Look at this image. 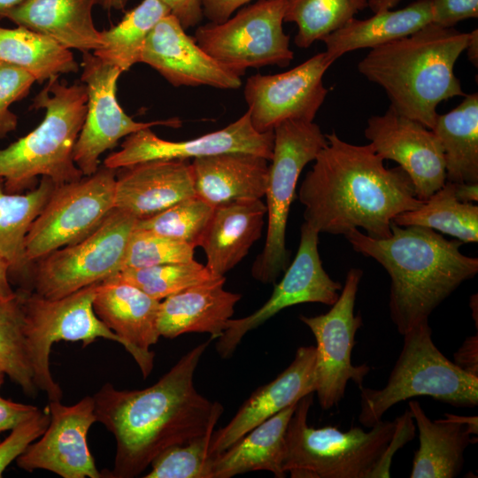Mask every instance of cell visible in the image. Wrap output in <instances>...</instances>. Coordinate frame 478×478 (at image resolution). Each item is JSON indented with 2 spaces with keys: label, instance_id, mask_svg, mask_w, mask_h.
<instances>
[{
  "label": "cell",
  "instance_id": "6da1fadb",
  "mask_svg": "<svg viewBox=\"0 0 478 478\" xmlns=\"http://www.w3.org/2000/svg\"><path fill=\"white\" fill-rule=\"evenodd\" d=\"M212 340L188 351L150 387L118 389L107 382L95 393L96 421L116 443L113 468L105 477L139 476L166 449L213 431L223 406L199 394L193 382Z\"/></svg>",
  "mask_w": 478,
  "mask_h": 478
},
{
  "label": "cell",
  "instance_id": "7a4b0ae2",
  "mask_svg": "<svg viewBox=\"0 0 478 478\" xmlns=\"http://www.w3.org/2000/svg\"><path fill=\"white\" fill-rule=\"evenodd\" d=\"M325 136L298 190L305 222L320 233L360 227L372 238L389 237L393 219L423 203L411 178L400 166L387 168L371 143H347L334 130Z\"/></svg>",
  "mask_w": 478,
  "mask_h": 478
},
{
  "label": "cell",
  "instance_id": "3957f363",
  "mask_svg": "<svg viewBox=\"0 0 478 478\" xmlns=\"http://www.w3.org/2000/svg\"><path fill=\"white\" fill-rule=\"evenodd\" d=\"M391 235L375 239L358 228L344 236L353 250L376 260L390 278L389 308L404 335L429 315L464 281L478 273V258L464 255L462 242L434 229L391 223Z\"/></svg>",
  "mask_w": 478,
  "mask_h": 478
},
{
  "label": "cell",
  "instance_id": "277c9868",
  "mask_svg": "<svg viewBox=\"0 0 478 478\" xmlns=\"http://www.w3.org/2000/svg\"><path fill=\"white\" fill-rule=\"evenodd\" d=\"M470 33L428 24L417 32L371 49L358 70L386 92L398 113L432 129L437 105L465 96L454 66Z\"/></svg>",
  "mask_w": 478,
  "mask_h": 478
},
{
  "label": "cell",
  "instance_id": "5b68a950",
  "mask_svg": "<svg viewBox=\"0 0 478 478\" xmlns=\"http://www.w3.org/2000/svg\"><path fill=\"white\" fill-rule=\"evenodd\" d=\"M313 393L297 404L285 433L282 468L292 478L390 477L394 453L414 437L409 410L393 421L380 420L370 430L347 431L310 427L307 417Z\"/></svg>",
  "mask_w": 478,
  "mask_h": 478
},
{
  "label": "cell",
  "instance_id": "8992f818",
  "mask_svg": "<svg viewBox=\"0 0 478 478\" xmlns=\"http://www.w3.org/2000/svg\"><path fill=\"white\" fill-rule=\"evenodd\" d=\"M58 78L48 80L30 106L44 111L42 121L0 150V179L7 193L34 189L38 176L56 186L83 177L73 150L86 115L87 89L83 83L66 85Z\"/></svg>",
  "mask_w": 478,
  "mask_h": 478
},
{
  "label": "cell",
  "instance_id": "52a82bcc",
  "mask_svg": "<svg viewBox=\"0 0 478 478\" xmlns=\"http://www.w3.org/2000/svg\"><path fill=\"white\" fill-rule=\"evenodd\" d=\"M403 336L402 350L385 386L359 389V423L371 428L393 405L415 397H430L456 407L478 405V377L459 368L437 349L428 320Z\"/></svg>",
  "mask_w": 478,
  "mask_h": 478
},
{
  "label": "cell",
  "instance_id": "ba28073f",
  "mask_svg": "<svg viewBox=\"0 0 478 478\" xmlns=\"http://www.w3.org/2000/svg\"><path fill=\"white\" fill-rule=\"evenodd\" d=\"M328 141L313 121L287 120L274 128L266 197L267 232L264 249L251 266L252 277L274 283L289 265L286 227L299 175Z\"/></svg>",
  "mask_w": 478,
  "mask_h": 478
},
{
  "label": "cell",
  "instance_id": "9c48e42d",
  "mask_svg": "<svg viewBox=\"0 0 478 478\" xmlns=\"http://www.w3.org/2000/svg\"><path fill=\"white\" fill-rule=\"evenodd\" d=\"M99 283L54 299L27 289L17 291L35 383L49 401H61L63 397L61 387L50 370V353L54 343L80 341L86 347L98 338H104L121 344L120 339L94 311L93 301Z\"/></svg>",
  "mask_w": 478,
  "mask_h": 478
},
{
  "label": "cell",
  "instance_id": "30bf717a",
  "mask_svg": "<svg viewBox=\"0 0 478 478\" xmlns=\"http://www.w3.org/2000/svg\"><path fill=\"white\" fill-rule=\"evenodd\" d=\"M289 0H258L226 20L198 26L197 43L222 66L242 76L249 68L285 67L294 58L284 32Z\"/></svg>",
  "mask_w": 478,
  "mask_h": 478
},
{
  "label": "cell",
  "instance_id": "8fae6325",
  "mask_svg": "<svg viewBox=\"0 0 478 478\" xmlns=\"http://www.w3.org/2000/svg\"><path fill=\"white\" fill-rule=\"evenodd\" d=\"M136 220L114 208L89 236L39 259L31 274L34 292L59 298L118 274Z\"/></svg>",
  "mask_w": 478,
  "mask_h": 478
},
{
  "label": "cell",
  "instance_id": "7c38bea8",
  "mask_svg": "<svg viewBox=\"0 0 478 478\" xmlns=\"http://www.w3.org/2000/svg\"><path fill=\"white\" fill-rule=\"evenodd\" d=\"M116 169L105 166L78 181L55 186L25 241L27 262L79 243L114 209Z\"/></svg>",
  "mask_w": 478,
  "mask_h": 478
},
{
  "label": "cell",
  "instance_id": "4fadbf2b",
  "mask_svg": "<svg viewBox=\"0 0 478 478\" xmlns=\"http://www.w3.org/2000/svg\"><path fill=\"white\" fill-rule=\"evenodd\" d=\"M363 276L360 268H351L338 299L331 309L317 316L299 317L316 340V390L320 407L328 411L344 397L349 381L360 389L371 367L354 366L351 352L355 335L363 325L360 313H354L355 301Z\"/></svg>",
  "mask_w": 478,
  "mask_h": 478
},
{
  "label": "cell",
  "instance_id": "5bb4252c",
  "mask_svg": "<svg viewBox=\"0 0 478 478\" xmlns=\"http://www.w3.org/2000/svg\"><path fill=\"white\" fill-rule=\"evenodd\" d=\"M81 66V80L86 86L88 100L73 160L83 176L95 173L99 168L100 156L114 148L121 138L156 126H181L178 118L135 121L124 112L117 99V84L122 72L92 52H83Z\"/></svg>",
  "mask_w": 478,
  "mask_h": 478
},
{
  "label": "cell",
  "instance_id": "9a60e30c",
  "mask_svg": "<svg viewBox=\"0 0 478 478\" xmlns=\"http://www.w3.org/2000/svg\"><path fill=\"white\" fill-rule=\"evenodd\" d=\"M319 234L305 222L302 224L297 255L281 281L275 284L269 299L251 314L230 319L217 338L216 351L221 358L231 357L249 331L287 307L305 303L333 305L336 302L343 285L331 279L323 268L318 250Z\"/></svg>",
  "mask_w": 478,
  "mask_h": 478
},
{
  "label": "cell",
  "instance_id": "2e32d148",
  "mask_svg": "<svg viewBox=\"0 0 478 478\" xmlns=\"http://www.w3.org/2000/svg\"><path fill=\"white\" fill-rule=\"evenodd\" d=\"M333 63L324 51L283 73L249 77L243 95L253 127L265 133L287 120L313 121L328 94L323 75Z\"/></svg>",
  "mask_w": 478,
  "mask_h": 478
},
{
  "label": "cell",
  "instance_id": "e0dca14e",
  "mask_svg": "<svg viewBox=\"0 0 478 478\" xmlns=\"http://www.w3.org/2000/svg\"><path fill=\"white\" fill-rule=\"evenodd\" d=\"M273 148L274 130L258 132L247 111L226 127L190 140L167 141L150 128L139 130L127 136L120 150L109 154L103 166L117 170L150 160H188L227 152L251 153L270 161Z\"/></svg>",
  "mask_w": 478,
  "mask_h": 478
},
{
  "label": "cell",
  "instance_id": "ac0fdd59",
  "mask_svg": "<svg viewBox=\"0 0 478 478\" xmlns=\"http://www.w3.org/2000/svg\"><path fill=\"white\" fill-rule=\"evenodd\" d=\"M50 423L42 435L16 459L27 472L37 469L52 472L63 478H102L92 457L87 436L96 422L93 396L65 405L50 401Z\"/></svg>",
  "mask_w": 478,
  "mask_h": 478
},
{
  "label": "cell",
  "instance_id": "d6986e66",
  "mask_svg": "<svg viewBox=\"0 0 478 478\" xmlns=\"http://www.w3.org/2000/svg\"><path fill=\"white\" fill-rule=\"evenodd\" d=\"M365 135L383 159L397 162L411 178L417 198L428 199L445 182L443 150L436 134L392 106L367 120Z\"/></svg>",
  "mask_w": 478,
  "mask_h": 478
},
{
  "label": "cell",
  "instance_id": "ffe728a7",
  "mask_svg": "<svg viewBox=\"0 0 478 478\" xmlns=\"http://www.w3.org/2000/svg\"><path fill=\"white\" fill-rule=\"evenodd\" d=\"M141 63L151 66L175 87L204 85L237 89L242 86L241 76L207 54L171 13L150 32Z\"/></svg>",
  "mask_w": 478,
  "mask_h": 478
},
{
  "label": "cell",
  "instance_id": "44dd1931",
  "mask_svg": "<svg viewBox=\"0 0 478 478\" xmlns=\"http://www.w3.org/2000/svg\"><path fill=\"white\" fill-rule=\"evenodd\" d=\"M159 305V300L136 287L110 279L99 283L93 301L96 314L120 339L143 378L154 367L155 354L150 347L160 337Z\"/></svg>",
  "mask_w": 478,
  "mask_h": 478
},
{
  "label": "cell",
  "instance_id": "7402d4cb",
  "mask_svg": "<svg viewBox=\"0 0 478 478\" xmlns=\"http://www.w3.org/2000/svg\"><path fill=\"white\" fill-rule=\"evenodd\" d=\"M315 346H301L290 365L274 380L257 389L230 421L213 431L211 458L222 452L252 428L316 390Z\"/></svg>",
  "mask_w": 478,
  "mask_h": 478
},
{
  "label": "cell",
  "instance_id": "603a6c76",
  "mask_svg": "<svg viewBox=\"0 0 478 478\" xmlns=\"http://www.w3.org/2000/svg\"><path fill=\"white\" fill-rule=\"evenodd\" d=\"M191 163L150 160L117 169L114 208L137 220L153 216L195 196Z\"/></svg>",
  "mask_w": 478,
  "mask_h": 478
},
{
  "label": "cell",
  "instance_id": "cb8c5ba5",
  "mask_svg": "<svg viewBox=\"0 0 478 478\" xmlns=\"http://www.w3.org/2000/svg\"><path fill=\"white\" fill-rule=\"evenodd\" d=\"M225 281V276H217L160 301V336L173 339L187 333H208L212 339L219 338L242 297L226 290Z\"/></svg>",
  "mask_w": 478,
  "mask_h": 478
},
{
  "label": "cell",
  "instance_id": "d4e9b609",
  "mask_svg": "<svg viewBox=\"0 0 478 478\" xmlns=\"http://www.w3.org/2000/svg\"><path fill=\"white\" fill-rule=\"evenodd\" d=\"M408 406L420 442L410 477H457L463 469L471 435L477 434V417L445 413V418L431 420L418 401L411 400Z\"/></svg>",
  "mask_w": 478,
  "mask_h": 478
},
{
  "label": "cell",
  "instance_id": "484cf974",
  "mask_svg": "<svg viewBox=\"0 0 478 478\" xmlns=\"http://www.w3.org/2000/svg\"><path fill=\"white\" fill-rule=\"evenodd\" d=\"M98 0H22L4 15L17 26L44 35L63 47L93 52L103 46L93 20Z\"/></svg>",
  "mask_w": 478,
  "mask_h": 478
},
{
  "label": "cell",
  "instance_id": "4316f807",
  "mask_svg": "<svg viewBox=\"0 0 478 478\" xmlns=\"http://www.w3.org/2000/svg\"><path fill=\"white\" fill-rule=\"evenodd\" d=\"M269 160L251 153L227 152L191 162L195 194L216 207L265 196Z\"/></svg>",
  "mask_w": 478,
  "mask_h": 478
},
{
  "label": "cell",
  "instance_id": "83f0119b",
  "mask_svg": "<svg viewBox=\"0 0 478 478\" xmlns=\"http://www.w3.org/2000/svg\"><path fill=\"white\" fill-rule=\"evenodd\" d=\"M266 206L260 199L237 200L214 207L200 247L205 266L225 276L249 253L262 234Z\"/></svg>",
  "mask_w": 478,
  "mask_h": 478
},
{
  "label": "cell",
  "instance_id": "f1b7e54d",
  "mask_svg": "<svg viewBox=\"0 0 478 478\" xmlns=\"http://www.w3.org/2000/svg\"><path fill=\"white\" fill-rule=\"evenodd\" d=\"M297 403L266 420L230 447L213 456L212 478H230L251 471L266 470L283 478L285 433Z\"/></svg>",
  "mask_w": 478,
  "mask_h": 478
},
{
  "label": "cell",
  "instance_id": "f546056e",
  "mask_svg": "<svg viewBox=\"0 0 478 478\" xmlns=\"http://www.w3.org/2000/svg\"><path fill=\"white\" fill-rule=\"evenodd\" d=\"M431 21L430 0H417L399 10L375 12L366 19L352 18L322 42L326 54L335 62L350 51L373 49L408 36Z\"/></svg>",
  "mask_w": 478,
  "mask_h": 478
},
{
  "label": "cell",
  "instance_id": "4dcf8cb0",
  "mask_svg": "<svg viewBox=\"0 0 478 478\" xmlns=\"http://www.w3.org/2000/svg\"><path fill=\"white\" fill-rule=\"evenodd\" d=\"M443 150L446 181L478 182V95H465L447 113L437 116L431 129Z\"/></svg>",
  "mask_w": 478,
  "mask_h": 478
},
{
  "label": "cell",
  "instance_id": "1f68e13d",
  "mask_svg": "<svg viewBox=\"0 0 478 478\" xmlns=\"http://www.w3.org/2000/svg\"><path fill=\"white\" fill-rule=\"evenodd\" d=\"M55 186L43 176L39 185L26 194L7 193L0 179V254L8 260L10 274L16 277L31 275V265L26 258V236Z\"/></svg>",
  "mask_w": 478,
  "mask_h": 478
},
{
  "label": "cell",
  "instance_id": "d6a6232c",
  "mask_svg": "<svg viewBox=\"0 0 478 478\" xmlns=\"http://www.w3.org/2000/svg\"><path fill=\"white\" fill-rule=\"evenodd\" d=\"M0 61L28 72L41 83L79 70L71 50L21 26L14 28L0 26Z\"/></svg>",
  "mask_w": 478,
  "mask_h": 478
},
{
  "label": "cell",
  "instance_id": "836d02e7",
  "mask_svg": "<svg viewBox=\"0 0 478 478\" xmlns=\"http://www.w3.org/2000/svg\"><path fill=\"white\" fill-rule=\"evenodd\" d=\"M170 13L160 0H142L109 29L101 31L103 46L92 53L122 73L136 63L146 39L155 25Z\"/></svg>",
  "mask_w": 478,
  "mask_h": 478
},
{
  "label": "cell",
  "instance_id": "e575fe53",
  "mask_svg": "<svg viewBox=\"0 0 478 478\" xmlns=\"http://www.w3.org/2000/svg\"><path fill=\"white\" fill-rule=\"evenodd\" d=\"M392 222L436 229L462 243L478 241V206L459 201L453 182L448 181L419 207L397 215Z\"/></svg>",
  "mask_w": 478,
  "mask_h": 478
},
{
  "label": "cell",
  "instance_id": "d590c367",
  "mask_svg": "<svg viewBox=\"0 0 478 478\" xmlns=\"http://www.w3.org/2000/svg\"><path fill=\"white\" fill-rule=\"evenodd\" d=\"M367 6V0H289L284 22L297 24L295 44L306 49L343 27Z\"/></svg>",
  "mask_w": 478,
  "mask_h": 478
},
{
  "label": "cell",
  "instance_id": "8d00e7d4",
  "mask_svg": "<svg viewBox=\"0 0 478 478\" xmlns=\"http://www.w3.org/2000/svg\"><path fill=\"white\" fill-rule=\"evenodd\" d=\"M0 369L24 393L35 397L37 387L27 349L24 315L19 295L0 301Z\"/></svg>",
  "mask_w": 478,
  "mask_h": 478
},
{
  "label": "cell",
  "instance_id": "74e56055",
  "mask_svg": "<svg viewBox=\"0 0 478 478\" xmlns=\"http://www.w3.org/2000/svg\"><path fill=\"white\" fill-rule=\"evenodd\" d=\"M214 277L217 276H214L205 266L193 259L189 262L141 268L126 267L108 279L131 284L161 301Z\"/></svg>",
  "mask_w": 478,
  "mask_h": 478
},
{
  "label": "cell",
  "instance_id": "f35d334b",
  "mask_svg": "<svg viewBox=\"0 0 478 478\" xmlns=\"http://www.w3.org/2000/svg\"><path fill=\"white\" fill-rule=\"evenodd\" d=\"M214 207L193 196L146 219L137 220L135 228L149 230L188 243L200 246Z\"/></svg>",
  "mask_w": 478,
  "mask_h": 478
},
{
  "label": "cell",
  "instance_id": "ab89813d",
  "mask_svg": "<svg viewBox=\"0 0 478 478\" xmlns=\"http://www.w3.org/2000/svg\"><path fill=\"white\" fill-rule=\"evenodd\" d=\"M213 431L166 449L151 461V469L143 477L212 478L209 444Z\"/></svg>",
  "mask_w": 478,
  "mask_h": 478
},
{
  "label": "cell",
  "instance_id": "60d3db41",
  "mask_svg": "<svg viewBox=\"0 0 478 478\" xmlns=\"http://www.w3.org/2000/svg\"><path fill=\"white\" fill-rule=\"evenodd\" d=\"M192 246L149 230L135 228L123 260V268H141L194 259Z\"/></svg>",
  "mask_w": 478,
  "mask_h": 478
},
{
  "label": "cell",
  "instance_id": "b9f144b4",
  "mask_svg": "<svg viewBox=\"0 0 478 478\" xmlns=\"http://www.w3.org/2000/svg\"><path fill=\"white\" fill-rule=\"evenodd\" d=\"M35 82L36 80L28 72L0 61V139L17 128L18 116L10 107L25 98Z\"/></svg>",
  "mask_w": 478,
  "mask_h": 478
},
{
  "label": "cell",
  "instance_id": "7bdbcfd3",
  "mask_svg": "<svg viewBox=\"0 0 478 478\" xmlns=\"http://www.w3.org/2000/svg\"><path fill=\"white\" fill-rule=\"evenodd\" d=\"M50 419L49 412L39 409L33 417L13 428L0 443V477L8 466L42 435L50 423Z\"/></svg>",
  "mask_w": 478,
  "mask_h": 478
},
{
  "label": "cell",
  "instance_id": "ee69618b",
  "mask_svg": "<svg viewBox=\"0 0 478 478\" xmlns=\"http://www.w3.org/2000/svg\"><path fill=\"white\" fill-rule=\"evenodd\" d=\"M431 23L445 28L478 17V0H430Z\"/></svg>",
  "mask_w": 478,
  "mask_h": 478
},
{
  "label": "cell",
  "instance_id": "f6af8a7d",
  "mask_svg": "<svg viewBox=\"0 0 478 478\" xmlns=\"http://www.w3.org/2000/svg\"><path fill=\"white\" fill-rule=\"evenodd\" d=\"M39 408L5 399L0 396V433L12 430L33 417Z\"/></svg>",
  "mask_w": 478,
  "mask_h": 478
},
{
  "label": "cell",
  "instance_id": "bcb514c9",
  "mask_svg": "<svg viewBox=\"0 0 478 478\" xmlns=\"http://www.w3.org/2000/svg\"><path fill=\"white\" fill-rule=\"evenodd\" d=\"M175 16L186 30L199 25L203 19V11L200 0H160Z\"/></svg>",
  "mask_w": 478,
  "mask_h": 478
},
{
  "label": "cell",
  "instance_id": "7dc6e473",
  "mask_svg": "<svg viewBox=\"0 0 478 478\" xmlns=\"http://www.w3.org/2000/svg\"><path fill=\"white\" fill-rule=\"evenodd\" d=\"M251 1L252 0H200L203 16L216 23L226 20Z\"/></svg>",
  "mask_w": 478,
  "mask_h": 478
},
{
  "label": "cell",
  "instance_id": "c3c4849f",
  "mask_svg": "<svg viewBox=\"0 0 478 478\" xmlns=\"http://www.w3.org/2000/svg\"><path fill=\"white\" fill-rule=\"evenodd\" d=\"M454 363L465 372L478 377V335L467 337L454 353Z\"/></svg>",
  "mask_w": 478,
  "mask_h": 478
},
{
  "label": "cell",
  "instance_id": "681fc988",
  "mask_svg": "<svg viewBox=\"0 0 478 478\" xmlns=\"http://www.w3.org/2000/svg\"><path fill=\"white\" fill-rule=\"evenodd\" d=\"M10 264L0 254V301H9L16 297L17 291L12 289L10 279Z\"/></svg>",
  "mask_w": 478,
  "mask_h": 478
},
{
  "label": "cell",
  "instance_id": "f907efd6",
  "mask_svg": "<svg viewBox=\"0 0 478 478\" xmlns=\"http://www.w3.org/2000/svg\"><path fill=\"white\" fill-rule=\"evenodd\" d=\"M456 198L463 203H476L478 201V182L454 183Z\"/></svg>",
  "mask_w": 478,
  "mask_h": 478
},
{
  "label": "cell",
  "instance_id": "816d5d0a",
  "mask_svg": "<svg viewBox=\"0 0 478 478\" xmlns=\"http://www.w3.org/2000/svg\"><path fill=\"white\" fill-rule=\"evenodd\" d=\"M468 59L474 66L478 65V30L474 29L470 32L469 40L466 47Z\"/></svg>",
  "mask_w": 478,
  "mask_h": 478
},
{
  "label": "cell",
  "instance_id": "f5cc1de1",
  "mask_svg": "<svg viewBox=\"0 0 478 478\" xmlns=\"http://www.w3.org/2000/svg\"><path fill=\"white\" fill-rule=\"evenodd\" d=\"M401 0H367L368 8L375 13L381 11L391 10Z\"/></svg>",
  "mask_w": 478,
  "mask_h": 478
},
{
  "label": "cell",
  "instance_id": "db71d44e",
  "mask_svg": "<svg viewBox=\"0 0 478 478\" xmlns=\"http://www.w3.org/2000/svg\"><path fill=\"white\" fill-rule=\"evenodd\" d=\"M130 0H98V4L106 11H122Z\"/></svg>",
  "mask_w": 478,
  "mask_h": 478
},
{
  "label": "cell",
  "instance_id": "11a10c76",
  "mask_svg": "<svg viewBox=\"0 0 478 478\" xmlns=\"http://www.w3.org/2000/svg\"><path fill=\"white\" fill-rule=\"evenodd\" d=\"M22 0H0V20L4 18L6 12L19 4Z\"/></svg>",
  "mask_w": 478,
  "mask_h": 478
},
{
  "label": "cell",
  "instance_id": "9f6ffc18",
  "mask_svg": "<svg viewBox=\"0 0 478 478\" xmlns=\"http://www.w3.org/2000/svg\"><path fill=\"white\" fill-rule=\"evenodd\" d=\"M5 374L0 369V387L4 382Z\"/></svg>",
  "mask_w": 478,
  "mask_h": 478
}]
</instances>
